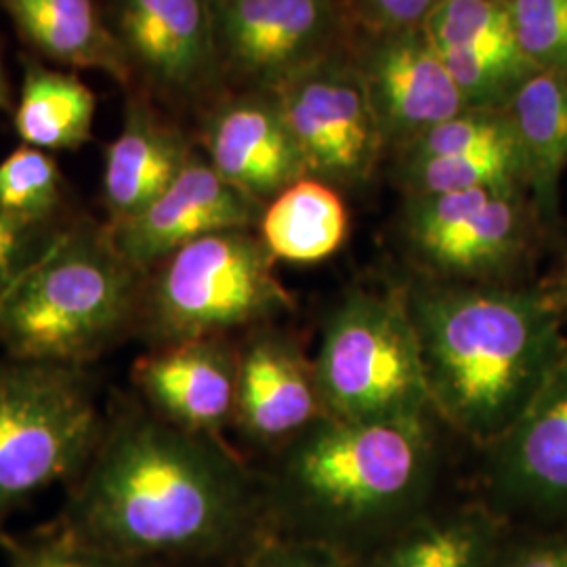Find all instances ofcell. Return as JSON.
Returning <instances> with one entry per match:
<instances>
[{
	"mask_svg": "<svg viewBox=\"0 0 567 567\" xmlns=\"http://www.w3.org/2000/svg\"><path fill=\"white\" fill-rule=\"evenodd\" d=\"M194 567H215V566H194Z\"/></svg>",
	"mask_w": 567,
	"mask_h": 567,
	"instance_id": "36",
	"label": "cell"
},
{
	"mask_svg": "<svg viewBox=\"0 0 567 567\" xmlns=\"http://www.w3.org/2000/svg\"><path fill=\"white\" fill-rule=\"evenodd\" d=\"M433 414L489 446L524 414L566 344L547 288L440 282L402 288Z\"/></svg>",
	"mask_w": 567,
	"mask_h": 567,
	"instance_id": "2",
	"label": "cell"
},
{
	"mask_svg": "<svg viewBox=\"0 0 567 567\" xmlns=\"http://www.w3.org/2000/svg\"><path fill=\"white\" fill-rule=\"evenodd\" d=\"M261 236L231 229L185 244L145 280L140 328L152 347L225 339L292 307Z\"/></svg>",
	"mask_w": 567,
	"mask_h": 567,
	"instance_id": "5",
	"label": "cell"
},
{
	"mask_svg": "<svg viewBox=\"0 0 567 567\" xmlns=\"http://www.w3.org/2000/svg\"><path fill=\"white\" fill-rule=\"evenodd\" d=\"M402 173L410 196L465 189H519L522 183L526 185V171L517 145L426 161H404Z\"/></svg>",
	"mask_w": 567,
	"mask_h": 567,
	"instance_id": "24",
	"label": "cell"
},
{
	"mask_svg": "<svg viewBox=\"0 0 567 567\" xmlns=\"http://www.w3.org/2000/svg\"><path fill=\"white\" fill-rule=\"evenodd\" d=\"M437 452L429 419L322 416L278 450L264 480L267 529L358 564L431 507Z\"/></svg>",
	"mask_w": 567,
	"mask_h": 567,
	"instance_id": "3",
	"label": "cell"
},
{
	"mask_svg": "<svg viewBox=\"0 0 567 567\" xmlns=\"http://www.w3.org/2000/svg\"><path fill=\"white\" fill-rule=\"evenodd\" d=\"M511 145H517L511 121L494 116L487 110H475L442 122L405 143V161L442 158Z\"/></svg>",
	"mask_w": 567,
	"mask_h": 567,
	"instance_id": "27",
	"label": "cell"
},
{
	"mask_svg": "<svg viewBox=\"0 0 567 567\" xmlns=\"http://www.w3.org/2000/svg\"><path fill=\"white\" fill-rule=\"evenodd\" d=\"M276 103L303 158L307 177L358 185L374 168L383 135L362 68L322 60L276 86Z\"/></svg>",
	"mask_w": 567,
	"mask_h": 567,
	"instance_id": "9",
	"label": "cell"
},
{
	"mask_svg": "<svg viewBox=\"0 0 567 567\" xmlns=\"http://www.w3.org/2000/svg\"><path fill=\"white\" fill-rule=\"evenodd\" d=\"M147 408L171 425L221 437L234 425L238 349L225 339L152 347L133 365Z\"/></svg>",
	"mask_w": 567,
	"mask_h": 567,
	"instance_id": "14",
	"label": "cell"
},
{
	"mask_svg": "<svg viewBox=\"0 0 567 567\" xmlns=\"http://www.w3.org/2000/svg\"><path fill=\"white\" fill-rule=\"evenodd\" d=\"M107 419L82 365L0 364V526L28 498L79 477Z\"/></svg>",
	"mask_w": 567,
	"mask_h": 567,
	"instance_id": "7",
	"label": "cell"
},
{
	"mask_svg": "<svg viewBox=\"0 0 567 567\" xmlns=\"http://www.w3.org/2000/svg\"><path fill=\"white\" fill-rule=\"evenodd\" d=\"M374 16L379 20L398 28H414L416 23H423L429 11L440 2V0H368Z\"/></svg>",
	"mask_w": 567,
	"mask_h": 567,
	"instance_id": "33",
	"label": "cell"
},
{
	"mask_svg": "<svg viewBox=\"0 0 567 567\" xmlns=\"http://www.w3.org/2000/svg\"><path fill=\"white\" fill-rule=\"evenodd\" d=\"M508 9L527 60L567 74V0H511Z\"/></svg>",
	"mask_w": 567,
	"mask_h": 567,
	"instance_id": "28",
	"label": "cell"
},
{
	"mask_svg": "<svg viewBox=\"0 0 567 567\" xmlns=\"http://www.w3.org/2000/svg\"><path fill=\"white\" fill-rule=\"evenodd\" d=\"M11 567H150L112 557L70 534L65 527L28 543H9Z\"/></svg>",
	"mask_w": 567,
	"mask_h": 567,
	"instance_id": "29",
	"label": "cell"
},
{
	"mask_svg": "<svg viewBox=\"0 0 567 567\" xmlns=\"http://www.w3.org/2000/svg\"><path fill=\"white\" fill-rule=\"evenodd\" d=\"M487 505L567 529V339L524 414L484 447Z\"/></svg>",
	"mask_w": 567,
	"mask_h": 567,
	"instance_id": "10",
	"label": "cell"
},
{
	"mask_svg": "<svg viewBox=\"0 0 567 567\" xmlns=\"http://www.w3.org/2000/svg\"><path fill=\"white\" fill-rule=\"evenodd\" d=\"M236 567H362L334 548L305 543L280 534H264L240 557Z\"/></svg>",
	"mask_w": 567,
	"mask_h": 567,
	"instance_id": "30",
	"label": "cell"
},
{
	"mask_svg": "<svg viewBox=\"0 0 567 567\" xmlns=\"http://www.w3.org/2000/svg\"><path fill=\"white\" fill-rule=\"evenodd\" d=\"M118 41L164 86L204 81L217 49L215 0H116Z\"/></svg>",
	"mask_w": 567,
	"mask_h": 567,
	"instance_id": "16",
	"label": "cell"
},
{
	"mask_svg": "<svg viewBox=\"0 0 567 567\" xmlns=\"http://www.w3.org/2000/svg\"><path fill=\"white\" fill-rule=\"evenodd\" d=\"M547 290L550 292V297L555 299V303L561 309V313L566 316L567 320V267L566 271L561 274V278L553 284L550 288H547Z\"/></svg>",
	"mask_w": 567,
	"mask_h": 567,
	"instance_id": "34",
	"label": "cell"
},
{
	"mask_svg": "<svg viewBox=\"0 0 567 567\" xmlns=\"http://www.w3.org/2000/svg\"><path fill=\"white\" fill-rule=\"evenodd\" d=\"M326 416L313 360L280 328H252L238 347L234 426L252 446L280 450Z\"/></svg>",
	"mask_w": 567,
	"mask_h": 567,
	"instance_id": "12",
	"label": "cell"
},
{
	"mask_svg": "<svg viewBox=\"0 0 567 567\" xmlns=\"http://www.w3.org/2000/svg\"><path fill=\"white\" fill-rule=\"evenodd\" d=\"M508 524L487 503L433 505L389 536L362 567H496Z\"/></svg>",
	"mask_w": 567,
	"mask_h": 567,
	"instance_id": "18",
	"label": "cell"
},
{
	"mask_svg": "<svg viewBox=\"0 0 567 567\" xmlns=\"http://www.w3.org/2000/svg\"><path fill=\"white\" fill-rule=\"evenodd\" d=\"M208 163L264 203L307 177L301 152L276 100H243L221 107L206 131Z\"/></svg>",
	"mask_w": 567,
	"mask_h": 567,
	"instance_id": "17",
	"label": "cell"
},
{
	"mask_svg": "<svg viewBox=\"0 0 567 567\" xmlns=\"http://www.w3.org/2000/svg\"><path fill=\"white\" fill-rule=\"evenodd\" d=\"M517 189L410 196L404 238L429 280L507 284L526 244Z\"/></svg>",
	"mask_w": 567,
	"mask_h": 567,
	"instance_id": "8",
	"label": "cell"
},
{
	"mask_svg": "<svg viewBox=\"0 0 567 567\" xmlns=\"http://www.w3.org/2000/svg\"><path fill=\"white\" fill-rule=\"evenodd\" d=\"M511 105L508 121L524 161L526 185L538 208L553 213L567 164V74L534 72L517 89Z\"/></svg>",
	"mask_w": 567,
	"mask_h": 567,
	"instance_id": "20",
	"label": "cell"
},
{
	"mask_svg": "<svg viewBox=\"0 0 567 567\" xmlns=\"http://www.w3.org/2000/svg\"><path fill=\"white\" fill-rule=\"evenodd\" d=\"M60 203V168L44 150L23 145L0 163V208L7 215L41 227Z\"/></svg>",
	"mask_w": 567,
	"mask_h": 567,
	"instance_id": "25",
	"label": "cell"
},
{
	"mask_svg": "<svg viewBox=\"0 0 567 567\" xmlns=\"http://www.w3.org/2000/svg\"><path fill=\"white\" fill-rule=\"evenodd\" d=\"M82 543L150 566L240 561L267 534L264 482L221 442L150 408L107 421L65 511Z\"/></svg>",
	"mask_w": 567,
	"mask_h": 567,
	"instance_id": "1",
	"label": "cell"
},
{
	"mask_svg": "<svg viewBox=\"0 0 567 567\" xmlns=\"http://www.w3.org/2000/svg\"><path fill=\"white\" fill-rule=\"evenodd\" d=\"M215 20L229 63L244 76L278 86L324 58L337 9L332 0H219Z\"/></svg>",
	"mask_w": 567,
	"mask_h": 567,
	"instance_id": "13",
	"label": "cell"
},
{
	"mask_svg": "<svg viewBox=\"0 0 567 567\" xmlns=\"http://www.w3.org/2000/svg\"><path fill=\"white\" fill-rule=\"evenodd\" d=\"M496 567H567V529L548 527L511 534Z\"/></svg>",
	"mask_w": 567,
	"mask_h": 567,
	"instance_id": "32",
	"label": "cell"
},
{
	"mask_svg": "<svg viewBox=\"0 0 567 567\" xmlns=\"http://www.w3.org/2000/svg\"><path fill=\"white\" fill-rule=\"evenodd\" d=\"M95 118V95L76 76L28 63L16 131L39 150H74L89 142Z\"/></svg>",
	"mask_w": 567,
	"mask_h": 567,
	"instance_id": "23",
	"label": "cell"
},
{
	"mask_svg": "<svg viewBox=\"0 0 567 567\" xmlns=\"http://www.w3.org/2000/svg\"><path fill=\"white\" fill-rule=\"evenodd\" d=\"M21 32L49 58L126 76V51L105 25L93 0H2Z\"/></svg>",
	"mask_w": 567,
	"mask_h": 567,
	"instance_id": "22",
	"label": "cell"
},
{
	"mask_svg": "<svg viewBox=\"0 0 567 567\" xmlns=\"http://www.w3.org/2000/svg\"><path fill=\"white\" fill-rule=\"evenodd\" d=\"M421 28L437 51L515 39L505 0H440Z\"/></svg>",
	"mask_w": 567,
	"mask_h": 567,
	"instance_id": "26",
	"label": "cell"
},
{
	"mask_svg": "<svg viewBox=\"0 0 567 567\" xmlns=\"http://www.w3.org/2000/svg\"><path fill=\"white\" fill-rule=\"evenodd\" d=\"M264 210V203L225 182L213 164L192 158L163 196L107 229L122 257L150 276L185 244L219 231L252 229Z\"/></svg>",
	"mask_w": 567,
	"mask_h": 567,
	"instance_id": "11",
	"label": "cell"
},
{
	"mask_svg": "<svg viewBox=\"0 0 567 567\" xmlns=\"http://www.w3.org/2000/svg\"><path fill=\"white\" fill-rule=\"evenodd\" d=\"M347 227L339 192L316 177H303L265 208L259 236L276 261L318 264L343 246Z\"/></svg>",
	"mask_w": 567,
	"mask_h": 567,
	"instance_id": "21",
	"label": "cell"
},
{
	"mask_svg": "<svg viewBox=\"0 0 567 567\" xmlns=\"http://www.w3.org/2000/svg\"><path fill=\"white\" fill-rule=\"evenodd\" d=\"M313 372L330 419L421 421L433 414L402 290L347 292L326 316Z\"/></svg>",
	"mask_w": 567,
	"mask_h": 567,
	"instance_id": "6",
	"label": "cell"
},
{
	"mask_svg": "<svg viewBox=\"0 0 567 567\" xmlns=\"http://www.w3.org/2000/svg\"><path fill=\"white\" fill-rule=\"evenodd\" d=\"M192 161L177 133L133 107L116 142L110 143L103 164V200L110 224L142 213L179 177Z\"/></svg>",
	"mask_w": 567,
	"mask_h": 567,
	"instance_id": "19",
	"label": "cell"
},
{
	"mask_svg": "<svg viewBox=\"0 0 567 567\" xmlns=\"http://www.w3.org/2000/svg\"><path fill=\"white\" fill-rule=\"evenodd\" d=\"M362 74L383 142L410 143L429 128L471 112L423 28H405L379 42Z\"/></svg>",
	"mask_w": 567,
	"mask_h": 567,
	"instance_id": "15",
	"label": "cell"
},
{
	"mask_svg": "<svg viewBox=\"0 0 567 567\" xmlns=\"http://www.w3.org/2000/svg\"><path fill=\"white\" fill-rule=\"evenodd\" d=\"M49 240H41V227L21 224L0 208V299L39 259Z\"/></svg>",
	"mask_w": 567,
	"mask_h": 567,
	"instance_id": "31",
	"label": "cell"
},
{
	"mask_svg": "<svg viewBox=\"0 0 567 567\" xmlns=\"http://www.w3.org/2000/svg\"><path fill=\"white\" fill-rule=\"evenodd\" d=\"M9 107V89H7V76L2 68V58H0V110Z\"/></svg>",
	"mask_w": 567,
	"mask_h": 567,
	"instance_id": "35",
	"label": "cell"
},
{
	"mask_svg": "<svg viewBox=\"0 0 567 567\" xmlns=\"http://www.w3.org/2000/svg\"><path fill=\"white\" fill-rule=\"evenodd\" d=\"M145 280L107 227H70L0 299V344L9 360L84 368L140 326Z\"/></svg>",
	"mask_w": 567,
	"mask_h": 567,
	"instance_id": "4",
	"label": "cell"
}]
</instances>
